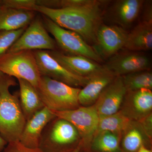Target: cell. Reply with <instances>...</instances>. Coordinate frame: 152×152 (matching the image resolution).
Wrapping results in <instances>:
<instances>
[{
  "instance_id": "6da1fadb",
  "label": "cell",
  "mask_w": 152,
  "mask_h": 152,
  "mask_svg": "<svg viewBox=\"0 0 152 152\" xmlns=\"http://www.w3.org/2000/svg\"><path fill=\"white\" fill-rule=\"evenodd\" d=\"M103 2L95 0L87 5L62 9L49 8L36 4L33 11L42 14L61 27L77 33L87 43H95L97 31L101 25Z\"/></svg>"
},
{
  "instance_id": "7a4b0ae2",
  "label": "cell",
  "mask_w": 152,
  "mask_h": 152,
  "mask_svg": "<svg viewBox=\"0 0 152 152\" xmlns=\"http://www.w3.org/2000/svg\"><path fill=\"white\" fill-rule=\"evenodd\" d=\"M15 85L12 77L0 75V135L7 143L20 140L26 123L18 98L10 91Z\"/></svg>"
},
{
  "instance_id": "3957f363",
  "label": "cell",
  "mask_w": 152,
  "mask_h": 152,
  "mask_svg": "<svg viewBox=\"0 0 152 152\" xmlns=\"http://www.w3.org/2000/svg\"><path fill=\"white\" fill-rule=\"evenodd\" d=\"M44 106L54 111H64L79 107L81 89L42 76L37 89Z\"/></svg>"
},
{
  "instance_id": "277c9868",
  "label": "cell",
  "mask_w": 152,
  "mask_h": 152,
  "mask_svg": "<svg viewBox=\"0 0 152 152\" xmlns=\"http://www.w3.org/2000/svg\"><path fill=\"white\" fill-rule=\"evenodd\" d=\"M0 72L27 81L36 89L42 76L34 51L28 50L6 52L0 56Z\"/></svg>"
},
{
  "instance_id": "5b68a950",
  "label": "cell",
  "mask_w": 152,
  "mask_h": 152,
  "mask_svg": "<svg viewBox=\"0 0 152 152\" xmlns=\"http://www.w3.org/2000/svg\"><path fill=\"white\" fill-rule=\"evenodd\" d=\"M42 19L46 29L53 36L57 44L63 50L69 55L86 57L98 63L103 62V60L92 47L78 34L61 27L45 16L43 15Z\"/></svg>"
},
{
  "instance_id": "8992f818",
  "label": "cell",
  "mask_w": 152,
  "mask_h": 152,
  "mask_svg": "<svg viewBox=\"0 0 152 152\" xmlns=\"http://www.w3.org/2000/svg\"><path fill=\"white\" fill-rule=\"evenodd\" d=\"M56 41L50 36L42 19L37 16L7 52L21 50H56Z\"/></svg>"
},
{
  "instance_id": "52a82bcc",
  "label": "cell",
  "mask_w": 152,
  "mask_h": 152,
  "mask_svg": "<svg viewBox=\"0 0 152 152\" xmlns=\"http://www.w3.org/2000/svg\"><path fill=\"white\" fill-rule=\"evenodd\" d=\"M40 73L42 76L48 77L71 86L84 87L91 77L75 75L68 70L55 59L48 51H33Z\"/></svg>"
},
{
  "instance_id": "ba28073f",
  "label": "cell",
  "mask_w": 152,
  "mask_h": 152,
  "mask_svg": "<svg viewBox=\"0 0 152 152\" xmlns=\"http://www.w3.org/2000/svg\"><path fill=\"white\" fill-rule=\"evenodd\" d=\"M128 35L126 30L120 26L101 25L92 48L103 60L110 58L124 48Z\"/></svg>"
},
{
  "instance_id": "9c48e42d",
  "label": "cell",
  "mask_w": 152,
  "mask_h": 152,
  "mask_svg": "<svg viewBox=\"0 0 152 152\" xmlns=\"http://www.w3.org/2000/svg\"><path fill=\"white\" fill-rule=\"evenodd\" d=\"M103 66L106 70L117 77L148 70L151 62L148 56L143 53L129 51L117 53Z\"/></svg>"
},
{
  "instance_id": "30bf717a",
  "label": "cell",
  "mask_w": 152,
  "mask_h": 152,
  "mask_svg": "<svg viewBox=\"0 0 152 152\" xmlns=\"http://www.w3.org/2000/svg\"><path fill=\"white\" fill-rule=\"evenodd\" d=\"M51 111L56 117L71 123L84 138H90L97 130L99 117L94 106L64 111Z\"/></svg>"
},
{
  "instance_id": "8fae6325",
  "label": "cell",
  "mask_w": 152,
  "mask_h": 152,
  "mask_svg": "<svg viewBox=\"0 0 152 152\" xmlns=\"http://www.w3.org/2000/svg\"><path fill=\"white\" fill-rule=\"evenodd\" d=\"M126 92L121 77H116L103 91L94 106L99 118L118 112Z\"/></svg>"
},
{
  "instance_id": "7c38bea8",
  "label": "cell",
  "mask_w": 152,
  "mask_h": 152,
  "mask_svg": "<svg viewBox=\"0 0 152 152\" xmlns=\"http://www.w3.org/2000/svg\"><path fill=\"white\" fill-rule=\"evenodd\" d=\"M48 52L64 67L77 75L91 77L107 71L99 63L86 57L66 55L56 50Z\"/></svg>"
},
{
  "instance_id": "4fadbf2b",
  "label": "cell",
  "mask_w": 152,
  "mask_h": 152,
  "mask_svg": "<svg viewBox=\"0 0 152 152\" xmlns=\"http://www.w3.org/2000/svg\"><path fill=\"white\" fill-rule=\"evenodd\" d=\"M55 117L50 110L44 107L26 121L19 141L31 148H39L42 132Z\"/></svg>"
},
{
  "instance_id": "5bb4252c",
  "label": "cell",
  "mask_w": 152,
  "mask_h": 152,
  "mask_svg": "<svg viewBox=\"0 0 152 152\" xmlns=\"http://www.w3.org/2000/svg\"><path fill=\"white\" fill-rule=\"evenodd\" d=\"M142 0H119L111 8L112 20L123 28L129 26L138 16L142 7Z\"/></svg>"
},
{
  "instance_id": "9a60e30c",
  "label": "cell",
  "mask_w": 152,
  "mask_h": 152,
  "mask_svg": "<svg viewBox=\"0 0 152 152\" xmlns=\"http://www.w3.org/2000/svg\"><path fill=\"white\" fill-rule=\"evenodd\" d=\"M36 13L0 4V31H15L27 27L35 18Z\"/></svg>"
},
{
  "instance_id": "2e32d148",
  "label": "cell",
  "mask_w": 152,
  "mask_h": 152,
  "mask_svg": "<svg viewBox=\"0 0 152 152\" xmlns=\"http://www.w3.org/2000/svg\"><path fill=\"white\" fill-rule=\"evenodd\" d=\"M115 77L107 71L91 77L88 83L79 93L80 104L88 106L96 102L105 88Z\"/></svg>"
},
{
  "instance_id": "e0dca14e",
  "label": "cell",
  "mask_w": 152,
  "mask_h": 152,
  "mask_svg": "<svg viewBox=\"0 0 152 152\" xmlns=\"http://www.w3.org/2000/svg\"><path fill=\"white\" fill-rule=\"evenodd\" d=\"M125 48L140 52L152 49V21H143L128 33Z\"/></svg>"
},
{
  "instance_id": "ac0fdd59",
  "label": "cell",
  "mask_w": 152,
  "mask_h": 152,
  "mask_svg": "<svg viewBox=\"0 0 152 152\" xmlns=\"http://www.w3.org/2000/svg\"><path fill=\"white\" fill-rule=\"evenodd\" d=\"M21 107L26 121L44 106L37 91L30 83L18 79Z\"/></svg>"
},
{
  "instance_id": "d6986e66",
  "label": "cell",
  "mask_w": 152,
  "mask_h": 152,
  "mask_svg": "<svg viewBox=\"0 0 152 152\" xmlns=\"http://www.w3.org/2000/svg\"><path fill=\"white\" fill-rule=\"evenodd\" d=\"M79 134L76 128L65 120L59 119L52 128L49 138L52 142L64 145L75 142Z\"/></svg>"
},
{
  "instance_id": "ffe728a7",
  "label": "cell",
  "mask_w": 152,
  "mask_h": 152,
  "mask_svg": "<svg viewBox=\"0 0 152 152\" xmlns=\"http://www.w3.org/2000/svg\"><path fill=\"white\" fill-rule=\"evenodd\" d=\"M125 97L131 103L132 111L138 115H146L152 109L151 90L143 88L127 91Z\"/></svg>"
},
{
  "instance_id": "44dd1931",
  "label": "cell",
  "mask_w": 152,
  "mask_h": 152,
  "mask_svg": "<svg viewBox=\"0 0 152 152\" xmlns=\"http://www.w3.org/2000/svg\"><path fill=\"white\" fill-rule=\"evenodd\" d=\"M130 125L129 118L123 112H118L113 115L99 118L96 134L105 131L117 134L127 129Z\"/></svg>"
},
{
  "instance_id": "7402d4cb",
  "label": "cell",
  "mask_w": 152,
  "mask_h": 152,
  "mask_svg": "<svg viewBox=\"0 0 152 152\" xmlns=\"http://www.w3.org/2000/svg\"><path fill=\"white\" fill-rule=\"evenodd\" d=\"M127 91L152 88V73L149 70L134 72L121 76Z\"/></svg>"
},
{
  "instance_id": "603a6c76",
  "label": "cell",
  "mask_w": 152,
  "mask_h": 152,
  "mask_svg": "<svg viewBox=\"0 0 152 152\" xmlns=\"http://www.w3.org/2000/svg\"><path fill=\"white\" fill-rule=\"evenodd\" d=\"M116 134L107 131L97 134L93 143L94 148L102 152H116L119 141Z\"/></svg>"
},
{
  "instance_id": "cb8c5ba5",
  "label": "cell",
  "mask_w": 152,
  "mask_h": 152,
  "mask_svg": "<svg viewBox=\"0 0 152 152\" xmlns=\"http://www.w3.org/2000/svg\"><path fill=\"white\" fill-rule=\"evenodd\" d=\"M142 136L137 128H132L127 132L123 141L124 149L128 152H135L142 146Z\"/></svg>"
},
{
  "instance_id": "d4e9b609",
  "label": "cell",
  "mask_w": 152,
  "mask_h": 152,
  "mask_svg": "<svg viewBox=\"0 0 152 152\" xmlns=\"http://www.w3.org/2000/svg\"><path fill=\"white\" fill-rule=\"evenodd\" d=\"M95 0H42L40 5L51 9L77 7L92 4Z\"/></svg>"
},
{
  "instance_id": "484cf974",
  "label": "cell",
  "mask_w": 152,
  "mask_h": 152,
  "mask_svg": "<svg viewBox=\"0 0 152 152\" xmlns=\"http://www.w3.org/2000/svg\"><path fill=\"white\" fill-rule=\"evenodd\" d=\"M27 28L15 31H0V56L8 50Z\"/></svg>"
},
{
  "instance_id": "4316f807",
  "label": "cell",
  "mask_w": 152,
  "mask_h": 152,
  "mask_svg": "<svg viewBox=\"0 0 152 152\" xmlns=\"http://www.w3.org/2000/svg\"><path fill=\"white\" fill-rule=\"evenodd\" d=\"M0 4L6 7L33 11L37 2L36 0H2L0 1Z\"/></svg>"
},
{
  "instance_id": "83f0119b",
  "label": "cell",
  "mask_w": 152,
  "mask_h": 152,
  "mask_svg": "<svg viewBox=\"0 0 152 152\" xmlns=\"http://www.w3.org/2000/svg\"><path fill=\"white\" fill-rule=\"evenodd\" d=\"M4 152H43L39 148H31L25 146L19 141L8 143Z\"/></svg>"
},
{
  "instance_id": "f1b7e54d",
  "label": "cell",
  "mask_w": 152,
  "mask_h": 152,
  "mask_svg": "<svg viewBox=\"0 0 152 152\" xmlns=\"http://www.w3.org/2000/svg\"><path fill=\"white\" fill-rule=\"evenodd\" d=\"M7 144L8 143L4 140L2 137L0 135V152L4 151L5 147Z\"/></svg>"
},
{
  "instance_id": "f546056e",
  "label": "cell",
  "mask_w": 152,
  "mask_h": 152,
  "mask_svg": "<svg viewBox=\"0 0 152 152\" xmlns=\"http://www.w3.org/2000/svg\"><path fill=\"white\" fill-rule=\"evenodd\" d=\"M138 152H152L149 150L145 148L142 145L141 147L139 149Z\"/></svg>"
},
{
  "instance_id": "4dcf8cb0",
  "label": "cell",
  "mask_w": 152,
  "mask_h": 152,
  "mask_svg": "<svg viewBox=\"0 0 152 152\" xmlns=\"http://www.w3.org/2000/svg\"><path fill=\"white\" fill-rule=\"evenodd\" d=\"M79 152V148H77V149H76L75 151H74L73 152Z\"/></svg>"
},
{
  "instance_id": "1f68e13d",
  "label": "cell",
  "mask_w": 152,
  "mask_h": 152,
  "mask_svg": "<svg viewBox=\"0 0 152 152\" xmlns=\"http://www.w3.org/2000/svg\"><path fill=\"white\" fill-rule=\"evenodd\" d=\"M2 74V73L1 72H0V75H1Z\"/></svg>"
}]
</instances>
